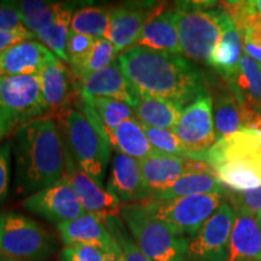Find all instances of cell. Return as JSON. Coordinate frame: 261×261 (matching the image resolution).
<instances>
[{"mask_svg": "<svg viewBox=\"0 0 261 261\" xmlns=\"http://www.w3.org/2000/svg\"><path fill=\"white\" fill-rule=\"evenodd\" d=\"M117 62L139 96L163 98L185 108L207 94L203 74L181 55L133 46L120 54Z\"/></svg>", "mask_w": 261, "mask_h": 261, "instance_id": "1", "label": "cell"}, {"mask_svg": "<svg viewBox=\"0 0 261 261\" xmlns=\"http://www.w3.org/2000/svg\"><path fill=\"white\" fill-rule=\"evenodd\" d=\"M15 158L14 191L31 196L64 178V139L51 117H41L16 129L12 140Z\"/></svg>", "mask_w": 261, "mask_h": 261, "instance_id": "2", "label": "cell"}, {"mask_svg": "<svg viewBox=\"0 0 261 261\" xmlns=\"http://www.w3.org/2000/svg\"><path fill=\"white\" fill-rule=\"evenodd\" d=\"M181 54L207 64L221 34L225 10L221 3L181 2L173 9Z\"/></svg>", "mask_w": 261, "mask_h": 261, "instance_id": "3", "label": "cell"}, {"mask_svg": "<svg viewBox=\"0 0 261 261\" xmlns=\"http://www.w3.org/2000/svg\"><path fill=\"white\" fill-rule=\"evenodd\" d=\"M57 123L77 165L98 187L103 188L108 165L112 160V148L107 137L76 108H65L58 114Z\"/></svg>", "mask_w": 261, "mask_h": 261, "instance_id": "4", "label": "cell"}, {"mask_svg": "<svg viewBox=\"0 0 261 261\" xmlns=\"http://www.w3.org/2000/svg\"><path fill=\"white\" fill-rule=\"evenodd\" d=\"M120 217L150 261H185L189 238L150 215L139 203L123 204Z\"/></svg>", "mask_w": 261, "mask_h": 261, "instance_id": "5", "label": "cell"}, {"mask_svg": "<svg viewBox=\"0 0 261 261\" xmlns=\"http://www.w3.org/2000/svg\"><path fill=\"white\" fill-rule=\"evenodd\" d=\"M55 250L54 236L37 221L17 212L0 213V254L19 261H44Z\"/></svg>", "mask_w": 261, "mask_h": 261, "instance_id": "6", "label": "cell"}, {"mask_svg": "<svg viewBox=\"0 0 261 261\" xmlns=\"http://www.w3.org/2000/svg\"><path fill=\"white\" fill-rule=\"evenodd\" d=\"M224 202L223 194H207L168 201L149 200L139 204L150 215L189 238L197 233Z\"/></svg>", "mask_w": 261, "mask_h": 261, "instance_id": "7", "label": "cell"}, {"mask_svg": "<svg viewBox=\"0 0 261 261\" xmlns=\"http://www.w3.org/2000/svg\"><path fill=\"white\" fill-rule=\"evenodd\" d=\"M0 113L18 127L48 115L42 97L40 76L0 75Z\"/></svg>", "mask_w": 261, "mask_h": 261, "instance_id": "8", "label": "cell"}, {"mask_svg": "<svg viewBox=\"0 0 261 261\" xmlns=\"http://www.w3.org/2000/svg\"><path fill=\"white\" fill-rule=\"evenodd\" d=\"M233 223L234 212L225 201L197 233L189 238L185 261H226Z\"/></svg>", "mask_w": 261, "mask_h": 261, "instance_id": "9", "label": "cell"}, {"mask_svg": "<svg viewBox=\"0 0 261 261\" xmlns=\"http://www.w3.org/2000/svg\"><path fill=\"white\" fill-rule=\"evenodd\" d=\"M173 132L189 150L191 158L200 160V156L217 142L213 99L210 94L185 107Z\"/></svg>", "mask_w": 261, "mask_h": 261, "instance_id": "10", "label": "cell"}, {"mask_svg": "<svg viewBox=\"0 0 261 261\" xmlns=\"http://www.w3.org/2000/svg\"><path fill=\"white\" fill-rule=\"evenodd\" d=\"M22 207L57 225L76 219L86 213L64 178L44 190L28 196L22 202Z\"/></svg>", "mask_w": 261, "mask_h": 261, "instance_id": "11", "label": "cell"}, {"mask_svg": "<svg viewBox=\"0 0 261 261\" xmlns=\"http://www.w3.org/2000/svg\"><path fill=\"white\" fill-rule=\"evenodd\" d=\"M143 177L152 196L167 190L179 179L188 174L214 172L211 166L201 160L182 156L152 154L139 161Z\"/></svg>", "mask_w": 261, "mask_h": 261, "instance_id": "12", "label": "cell"}, {"mask_svg": "<svg viewBox=\"0 0 261 261\" xmlns=\"http://www.w3.org/2000/svg\"><path fill=\"white\" fill-rule=\"evenodd\" d=\"M161 5L154 2H128L112 9L107 37L117 54L136 46L142 29Z\"/></svg>", "mask_w": 261, "mask_h": 261, "instance_id": "13", "label": "cell"}, {"mask_svg": "<svg viewBox=\"0 0 261 261\" xmlns=\"http://www.w3.org/2000/svg\"><path fill=\"white\" fill-rule=\"evenodd\" d=\"M64 155V179L77 196L85 212L103 217L109 214H119L123 204L120 203L106 189L98 187L90 175L81 169L65 142Z\"/></svg>", "mask_w": 261, "mask_h": 261, "instance_id": "14", "label": "cell"}, {"mask_svg": "<svg viewBox=\"0 0 261 261\" xmlns=\"http://www.w3.org/2000/svg\"><path fill=\"white\" fill-rule=\"evenodd\" d=\"M214 169L225 162L249 163L261 167V129L243 128L230 137L218 139L200 156Z\"/></svg>", "mask_w": 261, "mask_h": 261, "instance_id": "15", "label": "cell"}, {"mask_svg": "<svg viewBox=\"0 0 261 261\" xmlns=\"http://www.w3.org/2000/svg\"><path fill=\"white\" fill-rule=\"evenodd\" d=\"M106 190L121 204H137L150 200V190L139 161L119 152L113 158Z\"/></svg>", "mask_w": 261, "mask_h": 261, "instance_id": "16", "label": "cell"}, {"mask_svg": "<svg viewBox=\"0 0 261 261\" xmlns=\"http://www.w3.org/2000/svg\"><path fill=\"white\" fill-rule=\"evenodd\" d=\"M77 84L81 96L110 98L125 103L133 109L140 99L139 93L123 74L117 58L107 68L90 75Z\"/></svg>", "mask_w": 261, "mask_h": 261, "instance_id": "17", "label": "cell"}, {"mask_svg": "<svg viewBox=\"0 0 261 261\" xmlns=\"http://www.w3.org/2000/svg\"><path fill=\"white\" fill-rule=\"evenodd\" d=\"M52 52L41 42L22 41L0 55V75L31 76L40 73Z\"/></svg>", "mask_w": 261, "mask_h": 261, "instance_id": "18", "label": "cell"}, {"mask_svg": "<svg viewBox=\"0 0 261 261\" xmlns=\"http://www.w3.org/2000/svg\"><path fill=\"white\" fill-rule=\"evenodd\" d=\"M40 86L48 114L62 113L67 108L71 93L73 74L56 55L52 54L40 73Z\"/></svg>", "mask_w": 261, "mask_h": 261, "instance_id": "19", "label": "cell"}, {"mask_svg": "<svg viewBox=\"0 0 261 261\" xmlns=\"http://www.w3.org/2000/svg\"><path fill=\"white\" fill-rule=\"evenodd\" d=\"M136 46L148 47L172 55L181 54L173 9L166 10L163 6H160L156 10L155 14L143 27Z\"/></svg>", "mask_w": 261, "mask_h": 261, "instance_id": "20", "label": "cell"}, {"mask_svg": "<svg viewBox=\"0 0 261 261\" xmlns=\"http://www.w3.org/2000/svg\"><path fill=\"white\" fill-rule=\"evenodd\" d=\"M57 230L65 246L84 244L106 250L113 242L103 215L85 213L76 219L58 224Z\"/></svg>", "mask_w": 261, "mask_h": 261, "instance_id": "21", "label": "cell"}, {"mask_svg": "<svg viewBox=\"0 0 261 261\" xmlns=\"http://www.w3.org/2000/svg\"><path fill=\"white\" fill-rule=\"evenodd\" d=\"M243 47L241 33L225 11L223 23H221L220 39L212 52L208 65L217 70L218 74H220L228 83L236 76L240 69Z\"/></svg>", "mask_w": 261, "mask_h": 261, "instance_id": "22", "label": "cell"}, {"mask_svg": "<svg viewBox=\"0 0 261 261\" xmlns=\"http://www.w3.org/2000/svg\"><path fill=\"white\" fill-rule=\"evenodd\" d=\"M261 260V230L256 218L234 213L226 261Z\"/></svg>", "mask_w": 261, "mask_h": 261, "instance_id": "23", "label": "cell"}, {"mask_svg": "<svg viewBox=\"0 0 261 261\" xmlns=\"http://www.w3.org/2000/svg\"><path fill=\"white\" fill-rule=\"evenodd\" d=\"M80 108L85 116L98 130L106 136L126 120L135 117V109L119 100L104 97H89L80 94Z\"/></svg>", "mask_w": 261, "mask_h": 261, "instance_id": "24", "label": "cell"}, {"mask_svg": "<svg viewBox=\"0 0 261 261\" xmlns=\"http://www.w3.org/2000/svg\"><path fill=\"white\" fill-rule=\"evenodd\" d=\"M110 148L116 152L142 161L155 154L143 128V125L136 117L126 120L121 125L106 132Z\"/></svg>", "mask_w": 261, "mask_h": 261, "instance_id": "25", "label": "cell"}, {"mask_svg": "<svg viewBox=\"0 0 261 261\" xmlns=\"http://www.w3.org/2000/svg\"><path fill=\"white\" fill-rule=\"evenodd\" d=\"M185 108L159 97L140 96L135 117L143 126L173 130Z\"/></svg>", "mask_w": 261, "mask_h": 261, "instance_id": "26", "label": "cell"}, {"mask_svg": "<svg viewBox=\"0 0 261 261\" xmlns=\"http://www.w3.org/2000/svg\"><path fill=\"white\" fill-rule=\"evenodd\" d=\"M231 92L241 104L259 108L261 106V64L243 54L236 76L228 81Z\"/></svg>", "mask_w": 261, "mask_h": 261, "instance_id": "27", "label": "cell"}, {"mask_svg": "<svg viewBox=\"0 0 261 261\" xmlns=\"http://www.w3.org/2000/svg\"><path fill=\"white\" fill-rule=\"evenodd\" d=\"M225 194V188L214 172L188 174L179 179L167 190L152 196L151 200L168 201L195 195Z\"/></svg>", "mask_w": 261, "mask_h": 261, "instance_id": "28", "label": "cell"}, {"mask_svg": "<svg viewBox=\"0 0 261 261\" xmlns=\"http://www.w3.org/2000/svg\"><path fill=\"white\" fill-rule=\"evenodd\" d=\"M75 8H76V3H61L52 23L37 35V38L44 44L45 47H47L52 54L67 63V40Z\"/></svg>", "mask_w": 261, "mask_h": 261, "instance_id": "29", "label": "cell"}, {"mask_svg": "<svg viewBox=\"0 0 261 261\" xmlns=\"http://www.w3.org/2000/svg\"><path fill=\"white\" fill-rule=\"evenodd\" d=\"M217 140L230 137L243 129L242 107L232 92L221 93L213 104Z\"/></svg>", "mask_w": 261, "mask_h": 261, "instance_id": "30", "label": "cell"}, {"mask_svg": "<svg viewBox=\"0 0 261 261\" xmlns=\"http://www.w3.org/2000/svg\"><path fill=\"white\" fill-rule=\"evenodd\" d=\"M112 9L109 6H81L75 10L71 18L70 31L87 35L94 40L106 38L109 29Z\"/></svg>", "mask_w": 261, "mask_h": 261, "instance_id": "31", "label": "cell"}, {"mask_svg": "<svg viewBox=\"0 0 261 261\" xmlns=\"http://www.w3.org/2000/svg\"><path fill=\"white\" fill-rule=\"evenodd\" d=\"M21 18L22 23L29 32L37 35L46 29L55 19L61 3L42 2V0H21L10 2Z\"/></svg>", "mask_w": 261, "mask_h": 261, "instance_id": "32", "label": "cell"}, {"mask_svg": "<svg viewBox=\"0 0 261 261\" xmlns=\"http://www.w3.org/2000/svg\"><path fill=\"white\" fill-rule=\"evenodd\" d=\"M117 57H119V54H117L115 46L108 39H96L93 46L91 47L85 60L77 67L70 69V71L73 74V77L79 83L90 75L107 68Z\"/></svg>", "mask_w": 261, "mask_h": 261, "instance_id": "33", "label": "cell"}, {"mask_svg": "<svg viewBox=\"0 0 261 261\" xmlns=\"http://www.w3.org/2000/svg\"><path fill=\"white\" fill-rule=\"evenodd\" d=\"M104 221H106L108 231L112 234L113 240L115 241L121 252L122 261H150L137 246L120 214L106 215Z\"/></svg>", "mask_w": 261, "mask_h": 261, "instance_id": "34", "label": "cell"}, {"mask_svg": "<svg viewBox=\"0 0 261 261\" xmlns=\"http://www.w3.org/2000/svg\"><path fill=\"white\" fill-rule=\"evenodd\" d=\"M150 145L154 149L156 154L182 156V158H191L189 150L185 148L181 140L178 138L173 130L152 128V127L143 126Z\"/></svg>", "mask_w": 261, "mask_h": 261, "instance_id": "35", "label": "cell"}, {"mask_svg": "<svg viewBox=\"0 0 261 261\" xmlns=\"http://www.w3.org/2000/svg\"><path fill=\"white\" fill-rule=\"evenodd\" d=\"M234 213L256 215L261 213V185L253 190L234 192L225 189V194Z\"/></svg>", "mask_w": 261, "mask_h": 261, "instance_id": "36", "label": "cell"}, {"mask_svg": "<svg viewBox=\"0 0 261 261\" xmlns=\"http://www.w3.org/2000/svg\"><path fill=\"white\" fill-rule=\"evenodd\" d=\"M93 44L94 39L79 33L69 32L67 40V56L70 69L77 67L85 60Z\"/></svg>", "mask_w": 261, "mask_h": 261, "instance_id": "37", "label": "cell"}, {"mask_svg": "<svg viewBox=\"0 0 261 261\" xmlns=\"http://www.w3.org/2000/svg\"><path fill=\"white\" fill-rule=\"evenodd\" d=\"M104 250L97 247L73 244L61 250V261H103Z\"/></svg>", "mask_w": 261, "mask_h": 261, "instance_id": "38", "label": "cell"}, {"mask_svg": "<svg viewBox=\"0 0 261 261\" xmlns=\"http://www.w3.org/2000/svg\"><path fill=\"white\" fill-rule=\"evenodd\" d=\"M11 140H6L0 145V204L4 203L9 194L11 181Z\"/></svg>", "mask_w": 261, "mask_h": 261, "instance_id": "39", "label": "cell"}, {"mask_svg": "<svg viewBox=\"0 0 261 261\" xmlns=\"http://www.w3.org/2000/svg\"><path fill=\"white\" fill-rule=\"evenodd\" d=\"M25 28L22 23L17 11L10 2L0 3V32L17 31Z\"/></svg>", "mask_w": 261, "mask_h": 261, "instance_id": "40", "label": "cell"}, {"mask_svg": "<svg viewBox=\"0 0 261 261\" xmlns=\"http://www.w3.org/2000/svg\"><path fill=\"white\" fill-rule=\"evenodd\" d=\"M35 35L29 32L27 28L17 29V31H4L0 32V55L16 44L22 41L33 40Z\"/></svg>", "mask_w": 261, "mask_h": 261, "instance_id": "41", "label": "cell"}, {"mask_svg": "<svg viewBox=\"0 0 261 261\" xmlns=\"http://www.w3.org/2000/svg\"><path fill=\"white\" fill-rule=\"evenodd\" d=\"M244 44H250L253 46L261 48V18H254L244 28L242 33Z\"/></svg>", "mask_w": 261, "mask_h": 261, "instance_id": "42", "label": "cell"}, {"mask_svg": "<svg viewBox=\"0 0 261 261\" xmlns=\"http://www.w3.org/2000/svg\"><path fill=\"white\" fill-rule=\"evenodd\" d=\"M17 129V127L15 126V123L11 121L9 116L4 115L3 113H0V142L8 137V135L12 132L14 129Z\"/></svg>", "mask_w": 261, "mask_h": 261, "instance_id": "43", "label": "cell"}, {"mask_svg": "<svg viewBox=\"0 0 261 261\" xmlns=\"http://www.w3.org/2000/svg\"><path fill=\"white\" fill-rule=\"evenodd\" d=\"M103 261H122L121 252H120L119 247L113 240V242L109 244V247L104 250V257Z\"/></svg>", "mask_w": 261, "mask_h": 261, "instance_id": "44", "label": "cell"}, {"mask_svg": "<svg viewBox=\"0 0 261 261\" xmlns=\"http://www.w3.org/2000/svg\"><path fill=\"white\" fill-rule=\"evenodd\" d=\"M244 52L246 55H248L249 57H252L254 61H256L257 63L261 64V48L253 46L250 44H244Z\"/></svg>", "mask_w": 261, "mask_h": 261, "instance_id": "45", "label": "cell"}, {"mask_svg": "<svg viewBox=\"0 0 261 261\" xmlns=\"http://www.w3.org/2000/svg\"><path fill=\"white\" fill-rule=\"evenodd\" d=\"M253 8L255 14L261 17V0H253Z\"/></svg>", "mask_w": 261, "mask_h": 261, "instance_id": "46", "label": "cell"}, {"mask_svg": "<svg viewBox=\"0 0 261 261\" xmlns=\"http://www.w3.org/2000/svg\"><path fill=\"white\" fill-rule=\"evenodd\" d=\"M0 261H19V260L11 259V257H8V256L3 255V254H0Z\"/></svg>", "mask_w": 261, "mask_h": 261, "instance_id": "47", "label": "cell"}, {"mask_svg": "<svg viewBox=\"0 0 261 261\" xmlns=\"http://www.w3.org/2000/svg\"><path fill=\"white\" fill-rule=\"evenodd\" d=\"M256 221H257V225H259L260 230H261V213H259L256 215Z\"/></svg>", "mask_w": 261, "mask_h": 261, "instance_id": "48", "label": "cell"}, {"mask_svg": "<svg viewBox=\"0 0 261 261\" xmlns=\"http://www.w3.org/2000/svg\"><path fill=\"white\" fill-rule=\"evenodd\" d=\"M257 110H259V112H260V113H261V106H260V107H259V108H257Z\"/></svg>", "mask_w": 261, "mask_h": 261, "instance_id": "49", "label": "cell"}, {"mask_svg": "<svg viewBox=\"0 0 261 261\" xmlns=\"http://www.w3.org/2000/svg\"><path fill=\"white\" fill-rule=\"evenodd\" d=\"M246 261H261V260H246Z\"/></svg>", "mask_w": 261, "mask_h": 261, "instance_id": "50", "label": "cell"}]
</instances>
